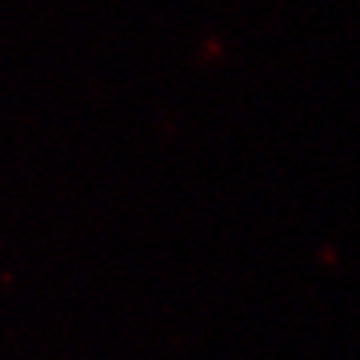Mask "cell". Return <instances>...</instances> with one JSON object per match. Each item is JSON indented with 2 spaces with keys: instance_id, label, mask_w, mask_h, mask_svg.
<instances>
[]
</instances>
